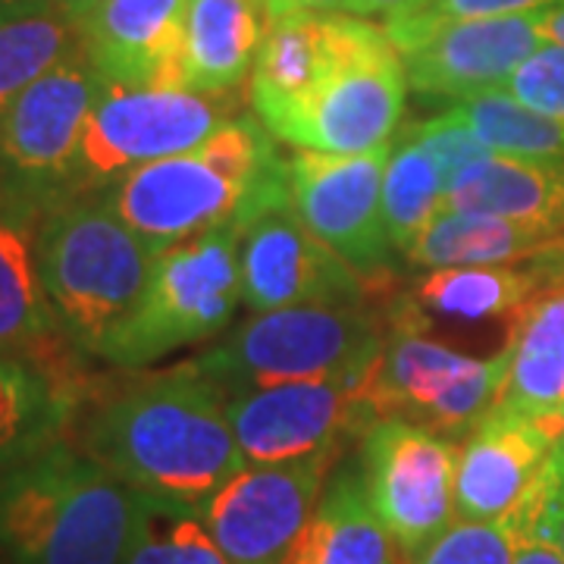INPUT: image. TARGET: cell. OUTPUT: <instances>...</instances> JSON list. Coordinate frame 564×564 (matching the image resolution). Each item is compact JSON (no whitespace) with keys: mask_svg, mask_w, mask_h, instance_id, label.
<instances>
[{"mask_svg":"<svg viewBox=\"0 0 564 564\" xmlns=\"http://www.w3.org/2000/svg\"><path fill=\"white\" fill-rule=\"evenodd\" d=\"M226 404L195 361L141 373L95 399L79 448L135 492L204 508L248 464Z\"/></svg>","mask_w":564,"mask_h":564,"instance_id":"1","label":"cell"},{"mask_svg":"<svg viewBox=\"0 0 564 564\" xmlns=\"http://www.w3.org/2000/svg\"><path fill=\"white\" fill-rule=\"evenodd\" d=\"M126 226L166 251L289 195V161L254 117L226 120L198 148L126 173L101 192Z\"/></svg>","mask_w":564,"mask_h":564,"instance_id":"2","label":"cell"},{"mask_svg":"<svg viewBox=\"0 0 564 564\" xmlns=\"http://www.w3.org/2000/svg\"><path fill=\"white\" fill-rule=\"evenodd\" d=\"M139 492L57 440L0 470V555L10 564H122Z\"/></svg>","mask_w":564,"mask_h":564,"instance_id":"3","label":"cell"},{"mask_svg":"<svg viewBox=\"0 0 564 564\" xmlns=\"http://www.w3.org/2000/svg\"><path fill=\"white\" fill-rule=\"evenodd\" d=\"M39 276L63 336L101 358L151 285L161 251L104 195H66L39 223Z\"/></svg>","mask_w":564,"mask_h":564,"instance_id":"4","label":"cell"},{"mask_svg":"<svg viewBox=\"0 0 564 564\" xmlns=\"http://www.w3.org/2000/svg\"><path fill=\"white\" fill-rule=\"evenodd\" d=\"M386 339V314L355 307H276L258 311L220 345L195 358L198 370L226 392L314 380H361Z\"/></svg>","mask_w":564,"mask_h":564,"instance_id":"5","label":"cell"},{"mask_svg":"<svg viewBox=\"0 0 564 564\" xmlns=\"http://www.w3.org/2000/svg\"><path fill=\"white\" fill-rule=\"evenodd\" d=\"M404 63L386 29L339 13L336 57L299 101L258 117L299 151L361 154L392 144L404 113Z\"/></svg>","mask_w":564,"mask_h":564,"instance_id":"6","label":"cell"},{"mask_svg":"<svg viewBox=\"0 0 564 564\" xmlns=\"http://www.w3.org/2000/svg\"><path fill=\"white\" fill-rule=\"evenodd\" d=\"M245 223H223L210 232L161 251L139 311L104 348V361L141 370L182 345L223 333L242 302Z\"/></svg>","mask_w":564,"mask_h":564,"instance_id":"7","label":"cell"},{"mask_svg":"<svg viewBox=\"0 0 564 564\" xmlns=\"http://www.w3.org/2000/svg\"><path fill=\"white\" fill-rule=\"evenodd\" d=\"M505 370V348L492 358L464 355L386 311L383 348L361 377L358 395L373 421H408L458 440L499 402Z\"/></svg>","mask_w":564,"mask_h":564,"instance_id":"8","label":"cell"},{"mask_svg":"<svg viewBox=\"0 0 564 564\" xmlns=\"http://www.w3.org/2000/svg\"><path fill=\"white\" fill-rule=\"evenodd\" d=\"M226 120L232 117L223 95L104 82L82 139L69 195H101L144 163L198 148Z\"/></svg>","mask_w":564,"mask_h":564,"instance_id":"9","label":"cell"},{"mask_svg":"<svg viewBox=\"0 0 564 564\" xmlns=\"http://www.w3.org/2000/svg\"><path fill=\"white\" fill-rule=\"evenodd\" d=\"M104 79L85 54L29 85L0 113V188L22 202L51 207L69 195L82 139Z\"/></svg>","mask_w":564,"mask_h":564,"instance_id":"10","label":"cell"},{"mask_svg":"<svg viewBox=\"0 0 564 564\" xmlns=\"http://www.w3.org/2000/svg\"><path fill=\"white\" fill-rule=\"evenodd\" d=\"M364 489L392 540L414 562L458 521V443L408 421H377L361 436Z\"/></svg>","mask_w":564,"mask_h":564,"instance_id":"11","label":"cell"},{"mask_svg":"<svg viewBox=\"0 0 564 564\" xmlns=\"http://www.w3.org/2000/svg\"><path fill=\"white\" fill-rule=\"evenodd\" d=\"M389 154L392 144L361 154L295 151L289 158L292 210L373 289L389 276L395 258L383 220Z\"/></svg>","mask_w":564,"mask_h":564,"instance_id":"12","label":"cell"},{"mask_svg":"<svg viewBox=\"0 0 564 564\" xmlns=\"http://www.w3.org/2000/svg\"><path fill=\"white\" fill-rule=\"evenodd\" d=\"M336 452L285 464H245L204 502L229 564H285L321 502Z\"/></svg>","mask_w":564,"mask_h":564,"instance_id":"13","label":"cell"},{"mask_svg":"<svg viewBox=\"0 0 564 564\" xmlns=\"http://www.w3.org/2000/svg\"><path fill=\"white\" fill-rule=\"evenodd\" d=\"M361 380L282 383L232 395L226 411L248 464H285L336 452L373 426Z\"/></svg>","mask_w":564,"mask_h":564,"instance_id":"14","label":"cell"},{"mask_svg":"<svg viewBox=\"0 0 564 564\" xmlns=\"http://www.w3.org/2000/svg\"><path fill=\"white\" fill-rule=\"evenodd\" d=\"M242 302L251 311L276 307H355L373 285L321 242L292 210L280 202L248 220L242 232Z\"/></svg>","mask_w":564,"mask_h":564,"instance_id":"15","label":"cell"},{"mask_svg":"<svg viewBox=\"0 0 564 564\" xmlns=\"http://www.w3.org/2000/svg\"><path fill=\"white\" fill-rule=\"evenodd\" d=\"M540 47H545L536 13L448 22L430 39L404 51V79L421 98L467 101L502 91Z\"/></svg>","mask_w":564,"mask_h":564,"instance_id":"16","label":"cell"},{"mask_svg":"<svg viewBox=\"0 0 564 564\" xmlns=\"http://www.w3.org/2000/svg\"><path fill=\"white\" fill-rule=\"evenodd\" d=\"M188 0H98L79 17L82 54L110 85L185 88Z\"/></svg>","mask_w":564,"mask_h":564,"instance_id":"17","label":"cell"},{"mask_svg":"<svg viewBox=\"0 0 564 564\" xmlns=\"http://www.w3.org/2000/svg\"><path fill=\"white\" fill-rule=\"evenodd\" d=\"M558 423L492 404L458 445V521H502L543 470Z\"/></svg>","mask_w":564,"mask_h":564,"instance_id":"18","label":"cell"},{"mask_svg":"<svg viewBox=\"0 0 564 564\" xmlns=\"http://www.w3.org/2000/svg\"><path fill=\"white\" fill-rule=\"evenodd\" d=\"M41 217L44 207L0 188V348L69 370L61 348L73 343L63 336L39 276Z\"/></svg>","mask_w":564,"mask_h":564,"instance_id":"19","label":"cell"},{"mask_svg":"<svg viewBox=\"0 0 564 564\" xmlns=\"http://www.w3.org/2000/svg\"><path fill=\"white\" fill-rule=\"evenodd\" d=\"M445 207L564 232V161L492 151L455 173Z\"/></svg>","mask_w":564,"mask_h":564,"instance_id":"20","label":"cell"},{"mask_svg":"<svg viewBox=\"0 0 564 564\" xmlns=\"http://www.w3.org/2000/svg\"><path fill=\"white\" fill-rule=\"evenodd\" d=\"M79 389L76 373L0 348V470L61 440L79 414Z\"/></svg>","mask_w":564,"mask_h":564,"instance_id":"21","label":"cell"},{"mask_svg":"<svg viewBox=\"0 0 564 564\" xmlns=\"http://www.w3.org/2000/svg\"><path fill=\"white\" fill-rule=\"evenodd\" d=\"M404 558L367 499L361 464L348 462L326 480L285 564H402Z\"/></svg>","mask_w":564,"mask_h":564,"instance_id":"22","label":"cell"},{"mask_svg":"<svg viewBox=\"0 0 564 564\" xmlns=\"http://www.w3.org/2000/svg\"><path fill=\"white\" fill-rule=\"evenodd\" d=\"M505 370L499 402L530 417L558 423L564 414V280L549 285L511 323L505 345ZM562 436V433H558Z\"/></svg>","mask_w":564,"mask_h":564,"instance_id":"23","label":"cell"},{"mask_svg":"<svg viewBox=\"0 0 564 564\" xmlns=\"http://www.w3.org/2000/svg\"><path fill=\"white\" fill-rule=\"evenodd\" d=\"M261 0H188L185 88L226 95L254 69L267 35Z\"/></svg>","mask_w":564,"mask_h":564,"instance_id":"24","label":"cell"},{"mask_svg":"<svg viewBox=\"0 0 564 564\" xmlns=\"http://www.w3.org/2000/svg\"><path fill=\"white\" fill-rule=\"evenodd\" d=\"M543 263H499V267H443L430 270L402 304L414 317H443L455 323H484L518 317L545 292Z\"/></svg>","mask_w":564,"mask_h":564,"instance_id":"25","label":"cell"},{"mask_svg":"<svg viewBox=\"0 0 564 564\" xmlns=\"http://www.w3.org/2000/svg\"><path fill=\"white\" fill-rule=\"evenodd\" d=\"M562 239L564 232L533 226V223L443 207V214L426 226V232L404 258L411 261V267H421V270L499 267V263L536 261Z\"/></svg>","mask_w":564,"mask_h":564,"instance_id":"26","label":"cell"},{"mask_svg":"<svg viewBox=\"0 0 564 564\" xmlns=\"http://www.w3.org/2000/svg\"><path fill=\"white\" fill-rule=\"evenodd\" d=\"M122 564H229L198 505L139 492Z\"/></svg>","mask_w":564,"mask_h":564,"instance_id":"27","label":"cell"},{"mask_svg":"<svg viewBox=\"0 0 564 564\" xmlns=\"http://www.w3.org/2000/svg\"><path fill=\"white\" fill-rule=\"evenodd\" d=\"M82 51L79 20L66 13L0 17V113L29 85Z\"/></svg>","mask_w":564,"mask_h":564,"instance_id":"28","label":"cell"},{"mask_svg":"<svg viewBox=\"0 0 564 564\" xmlns=\"http://www.w3.org/2000/svg\"><path fill=\"white\" fill-rule=\"evenodd\" d=\"M445 180L421 144L404 139L392 144L383 176V220L395 254H408L426 226L443 214Z\"/></svg>","mask_w":564,"mask_h":564,"instance_id":"29","label":"cell"},{"mask_svg":"<svg viewBox=\"0 0 564 564\" xmlns=\"http://www.w3.org/2000/svg\"><path fill=\"white\" fill-rule=\"evenodd\" d=\"M564 7V0H423L414 13H404L395 20H386V35L404 54L423 39H430L436 29L462 20H489V17H524Z\"/></svg>","mask_w":564,"mask_h":564,"instance_id":"30","label":"cell"},{"mask_svg":"<svg viewBox=\"0 0 564 564\" xmlns=\"http://www.w3.org/2000/svg\"><path fill=\"white\" fill-rule=\"evenodd\" d=\"M521 543L511 521H455L411 564H514Z\"/></svg>","mask_w":564,"mask_h":564,"instance_id":"31","label":"cell"},{"mask_svg":"<svg viewBox=\"0 0 564 564\" xmlns=\"http://www.w3.org/2000/svg\"><path fill=\"white\" fill-rule=\"evenodd\" d=\"M404 139L421 144L423 151L436 161V166H440V173H443L445 180V188H448V182L455 180V173L464 170L467 163L492 154L484 141L477 139V132L458 113H452V110H445L443 117H433V120L408 126L404 129Z\"/></svg>","mask_w":564,"mask_h":564,"instance_id":"32","label":"cell"},{"mask_svg":"<svg viewBox=\"0 0 564 564\" xmlns=\"http://www.w3.org/2000/svg\"><path fill=\"white\" fill-rule=\"evenodd\" d=\"M505 95L530 110L564 120V44H545L505 82Z\"/></svg>","mask_w":564,"mask_h":564,"instance_id":"33","label":"cell"},{"mask_svg":"<svg viewBox=\"0 0 564 564\" xmlns=\"http://www.w3.org/2000/svg\"><path fill=\"white\" fill-rule=\"evenodd\" d=\"M267 20L276 22L285 17H307V13H348L355 10V0H261Z\"/></svg>","mask_w":564,"mask_h":564,"instance_id":"34","label":"cell"},{"mask_svg":"<svg viewBox=\"0 0 564 564\" xmlns=\"http://www.w3.org/2000/svg\"><path fill=\"white\" fill-rule=\"evenodd\" d=\"M98 0H0V17L13 13H66V17H85Z\"/></svg>","mask_w":564,"mask_h":564,"instance_id":"35","label":"cell"},{"mask_svg":"<svg viewBox=\"0 0 564 564\" xmlns=\"http://www.w3.org/2000/svg\"><path fill=\"white\" fill-rule=\"evenodd\" d=\"M423 0H355V10L351 17H386V20H395L404 13H414Z\"/></svg>","mask_w":564,"mask_h":564,"instance_id":"36","label":"cell"},{"mask_svg":"<svg viewBox=\"0 0 564 564\" xmlns=\"http://www.w3.org/2000/svg\"><path fill=\"white\" fill-rule=\"evenodd\" d=\"M514 564H564V555L555 543L545 540H527L514 555Z\"/></svg>","mask_w":564,"mask_h":564,"instance_id":"37","label":"cell"},{"mask_svg":"<svg viewBox=\"0 0 564 564\" xmlns=\"http://www.w3.org/2000/svg\"><path fill=\"white\" fill-rule=\"evenodd\" d=\"M536 22H540L545 44H564V7L536 13Z\"/></svg>","mask_w":564,"mask_h":564,"instance_id":"38","label":"cell"},{"mask_svg":"<svg viewBox=\"0 0 564 564\" xmlns=\"http://www.w3.org/2000/svg\"><path fill=\"white\" fill-rule=\"evenodd\" d=\"M552 543L558 545V552L564 555V514H562V521H558V527H555V540Z\"/></svg>","mask_w":564,"mask_h":564,"instance_id":"39","label":"cell"}]
</instances>
